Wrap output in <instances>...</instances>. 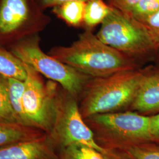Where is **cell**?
Returning <instances> with one entry per match:
<instances>
[{
	"label": "cell",
	"instance_id": "6da1fadb",
	"mask_svg": "<svg viewBox=\"0 0 159 159\" xmlns=\"http://www.w3.org/2000/svg\"><path fill=\"white\" fill-rule=\"evenodd\" d=\"M49 55L93 78L140 68L137 61L106 44L89 29L70 46L52 48Z\"/></svg>",
	"mask_w": 159,
	"mask_h": 159
},
{
	"label": "cell",
	"instance_id": "ac0fdd59",
	"mask_svg": "<svg viewBox=\"0 0 159 159\" xmlns=\"http://www.w3.org/2000/svg\"><path fill=\"white\" fill-rule=\"evenodd\" d=\"M131 159H159V143H140L123 150Z\"/></svg>",
	"mask_w": 159,
	"mask_h": 159
},
{
	"label": "cell",
	"instance_id": "8992f818",
	"mask_svg": "<svg viewBox=\"0 0 159 159\" xmlns=\"http://www.w3.org/2000/svg\"><path fill=\"white\" fill-rule=\"evenodd\" d=\"M57 150L73 145H83L104 153L96 142L91 129L80 110L79 100L60 85L56 103V116L48 134Z\"/></svg>",
	"mask_w": 159,
	"mask_h": 159
},
{
	"label": "cell",
	"instance_id": "3957f363",
	"mask_svg": "<svg viewBox=\"0 0 159 159\" xmlns=\"http://www.w3.org/2000/svg\"><path fill=\"white\" fill-rule=\"evenodd\" d=\"M150 119V116L126 110L96 114L84 120L97 143L106 151L152 141Z\"/></svg>",
	"mask_w": 159,
	"mask_h": 159
},
{
	"label": "cell",
	"instance_id": "44dd1931",
	"mask_svg": "<svg viewBox=\"0 0 159 159\" xmlns=\"http://www.w3.org/2000/svg\"><path fill=\"white\" fill-rule=\"evenodd\" d=\"M140 0H107L110 6L121 11L128 13Z\"/></svg>",
	"mask_w": 159,
	"mask_h": 159
},
{
	"label": "cell",
	"instance_id": "7a4b0ae2",
	"mask_svg": "<svg viewBox=\"0 0 159 159\" xmlns=\"http://www.w3.org/2000/svg\"><path fill=\"white\" fill-rule=\"evenodd\" d=\"M148 67L91 78L79 100L83 117L129 110Z\"/></svg>",
	"mask_w": 159,
	"mask_h": 159
},
{
	"label": "cell",
	"instance_id": "8fae6325",
	"mask_svg": "<svg viewBox=\"0 0 159 159\" xmlns=\"http://www.w3.org/2000/svg\"><path fill=\"white\" fill-rule=\"evenodd\" d=\"M47 134L35 127L0 122V148L14 143L31 140Z\"/></svg>",
	"mask_w": 159,
	"mask_h": 159
},
{
	"label": "cell",
	"instance_id": "5b68a950",
	"mask_svg": "<svg viewBox=\"0 0 159 159\" xmlns=\"http://www.w3.org/2000/svg\"><path fill=\"white\" fill-rule=\"evenodd\" d=\"M10 51L37 72L58 83L78 100L93 78L46 54L40 48L37 35L19 40L12 46Z\"/></svg>",
	"mask_w": 159,
	"mask_h": 159
},
{
	"label": "cell",
	"instance_id": "9c48e42d",
	"mask_svg": "<svg viewBox=\"0 0 159 159\" xmlns=\"http://www.w3.org/2000/svg\"><path fill=\"white\" fill-rule=\"evenodd\" d=\"M0 159H58V150L47 134L0 148Z\"/></svg>",
	"mask_w": 159,
	"mask_h": 159
},
{
	"label": "cell",
	"instance_id": "ffe728a7",
	"mask_svg": "<svg viewBox=\"0 0 159 159\" xmlns=\"http://www.w3.org/2000/svg\"><path fill=\"white\" fill-rule=\"evenodd\" d=\"M141 23L147 28L157 49L159 48V11Z\"/></svg>",
	"mask_w": 159,
	"mask_h": 159
},
{
	"label": "cell",
	"instance_id": "5bb4252c",
	"mask_svg": "<svg viewBox=\"0 0 159 159\" xmlns=\"http://www.w3.org/2000/svg\"><path fill=\"white\" fill-rule=\"evenodd\" d=\"M7 80L12 107L19 123L21 125L30 126L23 106V93L25 88L24 81L7 77Z\"/></svg>",
	"mask_w": 159,
	"mask_h": 159
},
{
	"label": "cell",
	"instance_id": "52a82bcc",
	"mask_svg": "<svg viewBox=\"0 0 159 159\" xmlns=\"http://www.w3.org/2000/svg\"><path fill=\"white\" fill-rule=\"evenodd\" d=\"M24 65L27 73L23 97L27 119L31 127L49 134L55 120L56 97L60 85L51 80L45 82L40 73L27 64Z\"/></svg>",
	"mask_w": 159,
	"mask_h": 159
},
{
	"label": "cell",
	"instance_id": "7c38bea8",
	"mask_svg": "<svg viewBox=\"0 0 159 159\" xmlns=\"http://www.w3.org/2000/svg\"><path fill=\"white\" fill-rule=\"evenodd\" d=\"M86 2L70 1L52 7V11L68 25L77 27L83 25Z\"/></svg>",
	"mask_w": 159,
	"mask_h": 159
},
{
	"label": "cell",
	"instance_id": "ba28073f",
	"mask_svg": "<svg viewBox=\"0 0 159 159\" xmlns=\"http://www.w3.org/2000/svg\"><path fill=\"white\" fill-rule=\"evenodd\" d=\"M34 21L48 23L49 18L34 0H2L0 5V35L12 36Z\"/></svg>",
	"mask_w": 159,
	"mask_h": 159
},
{
	"label": "cell",
	"instance_id": "7402d4cb",
	"mask_svg": "<svg viewBox=\"0 0 159 159\" xmlns=\"http://www.w3.org/2000/svg\"><path fill=\"white\" fill-rule=\"evenodd\" d=\"M150 116V133L152 141L159 143V113Z\"/></svg>",
	"mask_w": 159,
	"mask_h": 159
},
{
	"label": "cell",
	"instance_id": "30bf717a",
	"mask_svg": "<svg viewBox=\"0 0 159 159\" xmlns=\"http://www.w3.org/2000/svg\"><path fill=\"white\" fill-rule=\"evenodd\" d=\"M129 110L147 116L159 113V67H148Z\"/></svg>",
	"mask_w": 159,
	"mask_h": 159
},
{
	"label": "cell",
	"instance_id": "2e32d148",
	"mask_svg": "<svg viewBox=\"0 0 159 159\" xmlns=\"http://www.w3.org/2000/svg\"><path fill=\"white\" fill-rule=\"evenodd\" d=\"M0 122L19 124L12 107L7 77L0 74Z\"/></svg>",
	"mask_w": 159,
	"mask_h": 159
},
{
	"label": "cell",
	"instance_id": "d6986e66",
	"mask_svg": "<svg viewBox=\"0 0 159 159\" xmlns=\"http://www.w3.org/2000/svg\"><path fill=\"white\" fill-rule=\"evenodd\" d=\"M159 11V0H140L127 14L142 22Z\"/></svg>",
	"mask_w": 159,
	"mask_h": 159
},
{
	"label": "cell",
	"instance_id": "277c9868",
	"mask_svg": "<svg viewBox=\"0 0 159 159\" xmlns=\"http://www.w3.org/2000/svg\"><path fill=\"white\" fill-rule=\"evenodd\" d=\"M97 37L104 43L139 62L158 49L147 28L129 14L111 7Z\"/></svg>",
	"mask_w": 159,
	"mask_h": 159
},
{
	"label": "cell",
	"instance_id": "4fadbf2b",
	"mask_svg": "<svg viewBox=\"0 0 159 159\" xmlns=\"http://www.w3.org/2000/svg\"><path fill=\"white\" fill-rule=\"evenodd\" d=\"M0 74L24 81L27 73L24 63L11 51L0 48Z\"/></svg>",
	"mask_w": 159,
	"mask_h": 159
},
{
	"label": "cell",
	"instance_id": "9a60e30c",
	"mask_svg": "<svg viewBox=\"0 0 159 159\" xmlns=\"http://www.w3.org/2000/svg\"><path fill=\"white\" fill-rule=\"evenodd\" d=\"M111 10V6L104 0H89L86 2L83 25L91 30L102 24Z\"/></svg>",
	"mask_w": 159,
	"mask_h": 159
},
{
	"label": "cell",
	"instance_id": "cb8c5ba5",
	"mask_svg": "<svg viewBox=\"0 0 159 159\" xmlns=\"http://www.w3.org/2000/svg\"><path fill=\"white\" fill-rule=\"evenodd\" d=\"M104 159H131L130 156L123 150H106L103 153Z\"/></svg>",
	"mask_w": 159,
	"mask_h": 159
},
{
	"label": "cell",
	"instance_id": "d4e9b609",
	"mask_svg": "<svg viewBox=\"0 0 159 159\" xmlns=\"http://www.w3.org/2000/svg\"><path fill=\"white\" fill-rule=\"evenodd\" d=\"M158 51H159V50H158Z\"/></svg>",
	"mask_w": 159,
	"mask_h": 159
},
{
	"label": "cell",
	"instance_id": "603a6c76",
	"mask_svg": "<svg viewBox=\"0 0 159 159\" xmlns=\"http://www.w3.org/2000/svg\"><path fill=\"white\" fill-rule=\"evenodd\" d=\"M75 0H34L37 6L43 11L48 8H52L64 2ZM87 2L89 0H79Z\"/></svg>",
	"mask_w": 159,
	"mask_h": 159
},
{
	"label": "cell",
	"instance_id": "e0dca14e",
	"mask_svg": "<svg viewBox=\"0 0 159 159\" xmlns=\"http://www.w3.org/2000/svg\"><path fill=\"white\" fill-rule=\"evenodd\" d=\"M58 159H104L103 153L83 145H73L58 151Z\"/></svg>",
	"mask_w": 159,
	"mask_h": 159
}]
</instances>
